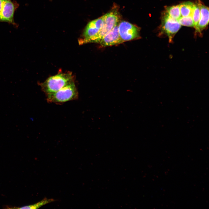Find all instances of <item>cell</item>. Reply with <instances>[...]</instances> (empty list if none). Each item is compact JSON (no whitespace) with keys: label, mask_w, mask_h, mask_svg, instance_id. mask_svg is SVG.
<instances>
[{"label":"cell","mask_w":209,"mask_h":209,"mask_svg":"<svg viewBox=\"0 0 209 209\" xmlns=\"http://www.w3.org/2000/svg\"><path fill=\"white\" fill-rule=\"evenodd\" d=\"M49 103L60 104L77 99L78 93L74 82L71 81L57 91L46 95Z\"/></svg>","instance_id":"6da1fadb"},{"label":"cell","mask_w":209,"mask_h":209,"mask_svg":"<svg viewBox=\"0 0 209 209\" xmlns=\"http://www.w3.org/2000/svg\"><path fill=\"white\" fill-rule=\"evenodd\" d=\"M73 77L70 73H62L51 76L40 86L46 95L53 93L73 81Z\"/></svg>","instance_id":"7a4b0ae2"},{"label":"cell","mask_w":209,"mask_h":209,"mask_svg":"<svg viewBox=\"0 0 209 209\" xmlns=\"http://www.w3.org/2000/svg\"><path fill=\"white\" fill-rule=\"evenodd\" d=\"M181 27V25L178 20L171 17L165 11L163 13L161 18V33L167 36L170 43L173 42L175 35Z\"/></svg>","instance_id":"3957f363"},{"label":"cell","mask_w":209,"mask_h":209,"mask_svg":"<svg viewBox=\"0 0 209 209\" xmlns=\"http://www.w3.org/2000/svg\"><path fill=\"white\" fill-rule=\"evenodd\" d=\"M104 24L98 33L90 39L88 43H99L102 39L118 23L119 18L116 12H111L105 14Z\"/></svg>","instance_id":"277c9868"},{"label":"cell","mask_w":209,"mask_h":209,"mask_svg":"<svg viewBox=\"0 0 209 209\" xmlns=\"http://www.w3.org/2000/svg\"><path fill=\"white\" fill-rule=\"evenodd\" d=\"M120 37L123 42L139 38V28L129 22L122 21L118 24Z\"/></svg>","instance_id":"5b68a950"},{"label":"cell","mask_w":209,"mask_h":209,"mask_svg":"<svg viewBox=\"0 0 209 209\" xmlns=\"http://www.w3.org/2000/svg\"><path fill=\"white\" fill-rule=\"evenodd\" d=\"M19 6V4L16 1L11 0L6 1L0 13V22H7L17 28L18 26L14 21V15L15 11Z\"/></svg>","instance_id":"8992f818"},{"label":"cell","mask_w":209,"mask_h":209,"mask_svg":"<svg viewBox=\"0 0 209 209\" xmlns=\"http://www.w3.org/2000/svg\"><path fill=\"white\" fill-rule=\"evenodd\" d=\"M105 17V15L88 24L83 33L84 38L82 41L83 43H88L90 39L98 33L104 25Z\"/></svg>","instance_id":"52a82bcc"},{"label":"cell","mask_w":209,"mask_h":209,"mask_svg":"<svg viewBox=\"0 0 209 209\" xmlns=\"http://www.w3.org/2000/svg\"><path fill=\"white\" fill-rule=\"evenodd\" d=\"M119 35L118 23L108 33L99 43L102 47L111 46L122 43Z\"/></svg>","instance_id":"ba28073f"},{"label":"cell","mask_w":209,"mask_h":209,"mask_svg":"<svg viewBox=\"0 0 209 209\" xmlns=\"http://www.w3.org/2000/svg\"><path fill=\"white\" fill-rule=\"evenodd\" d=\"M201 16L196 32L200 33L207 26L209 22V8L199 1Z\"/></svg>","instance_id":"9c48e42d"},{"label":"cell","mask_w":209,"mask_h":209,"mask_svg":"<svg viewBox=\"0 0 209 209\" xmlns=\"http://www.w3.org/2000/svg\"><path fill=\"white\" fill-rule=\"evenodd\" d=\"M194 3L190 1H187L179 4L181 17L192 16Z\"/></svg>","instance_id":"30bf717a"},{"label":"cell","mask_w":209,"mask_h":209,"mask_svg":"<svg viewBox=\"0 0 209 209\" xmlns=\"http://www.w3.org/2000/svg\"><path fill=\"white\" fill-rule=\"evenodd\" d=\"M165 9L169 15L175 19L178 20L181 17L179 5L167 6Z\"/></svg>","instance_id":"8fae6325"},{"label":"cell","mask_w":209,"mask_h":209,"mask_svg":"<svg viewBox=\"0 0 209 209\" xmlns=\"http://www.w3.org/2000/svg\"><path fill=\"white\" fill-rule=\"evenodd\" d=\"M192 16L194 23V27L196 29L197 27L201 16L199 1L195 4H194Z\"/></svg>","instance_id":"7c38bea8"},{"label":"cell","mask_w":209,"mask_h":209,"mask_svg":"<svg viewBox=\"0 0 209 209\" xmlns=\"http://www.w3.org/2000/svg\"><path fill=\"white\" fill-rule=\"evenodd\" d=\"M53 199H48L45 198L41 201L34 204L22 206L20 207H16L14 208L18 209H37L38 208L46 204L50 203L54 201Z\"/></svg>","instance_id":"4fadbf2b"},{"label":"cell","mask_w":209,"mask_h":209,"mask_svg":"<svg viewBox=\"0 0 209 209\" xmlns=\"http://www.w3.org/2000/svg\"><path fill=\"white\" fill-rule=\"evenodd\" d=\"M178 20L181 25L188 27H194L193 21L191 15L181 17Z\"/></svg>","instance_id":"5bb4252c"},{"label":"cell","mask_w":209,"mask_h":209,"mask_svg":"<svg viewBox=\"0 0 209 209\" xmlns=\"http://www.w3.org/2000/svg\"><path fill=\"white\" fill-rule=\"evenodd\" d=\"M7 0H0V13L5 2Z\"/></svg>","instance_id":"9a60e30c"}]
</instances>
